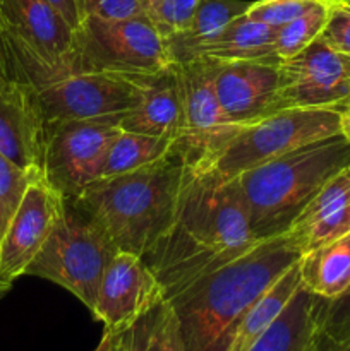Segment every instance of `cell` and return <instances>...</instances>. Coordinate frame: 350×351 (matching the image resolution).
Returning <instances> with one entry per match:
<instances>
[{
    "label": "cell",
    "instance_id": "obj_6",
    "mask_svg": "<svg viewBox=\"0 0 350 351\" xmlns=\"http://www.w3.org/2000/svg\"><path fill=\"white\" fill-rule=\"evenodd\" d=\"M174 64L148 14L122 19L89 16L75 27L74 74H154Z\"/></svg>",
    "mask_w": 350,
    "mask_h": 351
},
{
    "label": "cell",
    "instance_id": "obj_35",
    "mask_svg": "<svg viewBox=\"0 0 350 351\" xmlns=\"http://www.w3.org/2000/svg\"><path fill=\"white\" fill-rule=\"evenodd\" d=\"M112 345H113V336H112V332L105 331V332H103L102 341H100V345L96 346L95 351H112Z\"/></svg>",
    "mask_w": 350,
    "mask_h": 351
},
{
    "label": "cell",
    "instance_id": "obj_16",
    "mask_svg": "<svg viewBox=\"0 0 350 351\" xmlns=\"http://www.w3.org/2000/svg\"><path fill=\"white\" fill-rule=\"evenodd\" d=\"M349 232L350 167H347L323 185L285 233L304 256Z\"/></svg>",
    "mask_w": 350,
    "mask_h": 351
},
{
    "label": "cell",
    "instance_id": "obj_18",
    "mask_svg": "<svg viewBox=\"0 0 350 351\" xmlns=\"http://www.w3.org/2000/svg\"><path fill=\"white\" fill-rule=\"evenodd\" d=\"M325 300L301 285L280 315L247 351H311Z\"/></svg>",
    "mask_w": 350,
    "mask_h": 351
},
{
    "label": "cell",
    "instance_id": "obj_7",
    "mask_svg": "<svg viewBox=\"0 0 350 351\" xmlns=\"http://www.w3.org/2000/svg\"><path fill=\"white\" fill-rule=\"evenodd\" d=\"M340 134L338 108H287L242 127L209 170L235 178L297 147Z\"/></svg>",
    "mask_w": 350,
    "mask_h": 351
},
{
    "label": "cell",
    "instance_id": "obj_41",
    "mask_svg": "<svg viewBox=\"0 0 350 351\" xmlns=\"http://www.w3.org/2000/svg\"><path fill=\"white\" fill-rule=\"evenodd\" d=\"M0 2H2V0H0Z\"/></svg>",
    "mask_w": 350,
    "mask_h": 351
},
{
    "label": "cell",
    "instance_id": "obj_32",
    "mask_svg": "<svg viewBox=\"0 0 350 351\" xmlns=\"http://www.w3.org/2000/svg\"><path fill=\"white\" fill-rule=\"evenodd\" d=\"M350 321V290L336 300H325L321 311V322L340 324Z\"/></svg>",
    "mask_w": 350,
    "mask_h": 351
},
{
    "label": "cell",
    "instance_id": "obj_21",
    "mask_svg": "<svg viewBox=\"0 0 350 351\" xmlns=\"http://www.w3.org/2000/svg\"><path fill=\"white\" fill-rule=\"evenodd\" d=\"M112 336V351H187L178 319L167 298Z\"/></svg>",
    "mask_w": 350,
    "mask_h": 351
},
{
    "label": "cell",
    "instance_id": "obj_33",
    "mask_svg": "<svg viewBox=\"0 0 350 351\" xmlns=\"http://www.w3.org/2000/svg\"><path fill=\"white\" fill-rule=\"evenodd\" d=\"M47 2L50 3V5H54L55 9H57L58 12L65 17V21H67V23L74 27V29L79 26L81 19H79V12H78V5H75V0H47Z\"/></svg>",
    "mask_w": 350,
    "mask_h": 351
},
{
    "label": "cell",
    "instance_id": "obj_36",
    "mask_svg": "<svg viewBox=\"0 0 350 351\" xmlns=\"http://www.w3.org/2000/svg\"><path fill=\"white\" fill-rule=\"evenodd\" d=\"M137 2H139L141 7H143L144 14H150L151 10L154 9V5H156V3L160 2V0H137Z\"/></svg>",
    "mask_w": 350,
    "mask_h": 351
},
{
    "label": "cell",
    "instance_id": "obj_40",
    "mask_svg": "<svg viewBox=\"0 0 350 351\" xmlns=\"http://www.w3.org/2000/svg\"><path fill=\"white\" fill-rule=\"evenodd\" d=\"M2 81H3V77H2V75H0V84H2Z\"/></svg>",
    "mask_w": 350,
    "mask_h": 351
},
{
    "label": "cell",
    "instance_id": "obj_30",
    "mask_svg": "<svg viewBox=\"0 0 350 351\" xmlns=\"http://www.w3.org/2000/svg\"><path fill=\"white\" fill-rule=\"evenodd\" d=\"M79 19L89 16L105 17V19H122L144 14L137 0H75Z\"/></svg>",
    "mask_w": 350,
    "mask_h": 351
},
{
    "label": "cell",
    "instance_id": "obj_23",
    "mask_svg": "<svg viewBox=\"0 0 350 351\" xmlns=\"http://www.w3.org/2000/svg\"><path fill=\"white\" fill-rule=\"evenodd\" d=\"M301 261V259H299ZM302 285L299 263H295L283 276L278 278L244 314L232 336L229 351H247L253 343L266 331L268 326L280 315L299 287Z\"/></svg>",
    "mask_w": 350,
    "mask_h": 351
},
{
    "label": "cell",
    "instance_id": "obj_4",
    "mask_svg": "<svg viewBox=\"0 0 350 351\" xmlns=\"http://www.w3.org/2000/svg\"><path fill=\"white\" fill-rule=\"evenodd\" d=\"M347 167L350 143L338 134L239 175L254 239L261 242L287 232L323 185Z\"/></svg>",
    "mask_w": 350,
    "mask_h": 351
},
{
    "label": "cell",
    "instance_id": "obj_9",
    "mask_svg": "<svg viewBox=\"0 0 350 351\" xmlns=\"http://www.w3.org/2000/svg\"><path fill=\"white\" fill-rule=\"evenodd\" d=\"M47 123L89 120L119 125L134 108L139 88L132 75L78 72L36 89Z\"/></svg>",
    "mask_w": 350,
    "mask_h": 351
},
{
    "label": "cell",
    "instance_id": "obj_25",
    "mask_svg": "<svg viewBox=\"0 0 350 351\" xmlns=\"http://www.w3.org/2000/svg\"><path fill=\"white\" fill-rule=\"evenodd\" d=\"M329 2L316 3L307 12L278 27L275 34V53L280 60L294 57L321 36L329 16Z\"/></svg>",
    "mask_w": 350,
    "mask_h": 351
},
{
    "label": "cell",
    "instance_id": "obj_24",
    "mask_svg": "<svg viewBox=\"0 0 350 351\" xmlns=\"http://www.w3.org/2000/svg\"><path fill=\"white\" fill-rule=\"evenodd\" d=\"M172 146L174 139L170 137L146 136V134L127 132L120 129V132L110 143L98 180L117 177L154 163L167 156L172 151Z\"/></svg>",
    "mask_w": 350,
    "mask_h": 351
},
{
    "label": "cell",
    "instance_id": "obj_20",
    "mask_svg": "<svg viewBox=\"0 0 350 351\" xmlns=\"http://www.w3.org/2000/svg\"><path fill=\"white\" fill-rule=\"evenodd\" d=\"M302 285L311 293L336 300L350 290V232L299 261Z\"/></svg>",
    "mask_w": 350,
    "mask_h": 351
},
{
    "label": "cell",
    "instance_id": "obj_34",
    "mask_svg": "<svg viewBox=\"0 0 350 351\" xmlns=\"http://www.w3.org/2000/svg\"><path fill=\"white\" fill-rule=\"evenodd\" d=\"M340 110V134L350 143V96L338 106Z\"/></svg>",
    "mask_w": 350,
    "mask_h": 351
},
{
    "label": "cell",
    "instance_id": "obj_28",
    "mask_svg": "<svg viewBox=\"0 0 350 351\" xmlns=\"http://www.w3.org/2000/svg\"><path fill=\"white\" fill-rule=\"evenodd\" d=\"M198 2L199 0H160L148 16L167 40L189 26Z\"/></svg>",
    "mask_w": 350,
    "mask_h": 351
},
{
    "label": "cell",
    "instance_id": "obj_29",
    "mask_svg": "<svg viewBox=\"0 0 350 351\" xmlns=\"http://www.w3.org/2000/svg\"><path fill=\"white\" fill-rule=\"evenodd\" d=\"M323 41L350 57V7L343 2L329 5V16L321 33Z\"/></svg>",
    "mask_w": 350,
    "mask_h": 351
},
{
    "label": "cell",
    "instance_id": "obj_26",
    "mask_svg": "<svg viewBox=\"0 0 350 351\" xmlns=\"http://www.w3.org/2000/svg\"><path fill=\"white\" fill-rule=\"evenodd\" d=\"M34 175L36 173L24 171L0 153V240Z\"/></svg>",
    "mask_w": 350,
    "mask_h": 351
},
{
    "label": "cell",
    "instance_id": "obj_17",
    "mask_svg": "<svg viewBox=\"0 0 350 351\" xmlns=\"http://www.w3.org/2000/svg\"><path fill=\"white\" fill-rule=\"evenodd\" d=\"M132 77L139 88V96L134 108L120 120V129L177 139L182 127V101L174 64L154 74Z\"/></svg>",
    "mask_w": 350,
    "mask_h": 351
},
{
    "label": "cell",
    "instance_id": "obj_27",
    "mask_svg": "<svg viewBox=\"0 0 350 351\" xmlns=\"http://www.w3.org/2000/svg\"><path fill=\"white\" fill-rule=\"evenodd\" d=\"M319 2L323 0H257L250 3L247 16L278 29Z\"/></svg>",
    "mask_w": 350,
    "mask_h": 351
},
{
    "label": "cell",
    "instance_id": "obj_11",
    "mask_svg": "<svg viewBox=\"0 0 350 351\" xmlns=\"http://www.w3.org/2000/svg\"><path fill=\"white\" fill-rule=\"evenodd\" d=\"M275 112L287 108H338L350 96V57L321 38L278 65Z\"/></svg>",
    "mask_w": 350,
    "mask_h": 351
},
{
    "label": "cell",
    "instance_id": "obj_37",
    "mask_svg": "<svg viewBox=\"0 0 350 351\" xmlns=\"http://www.w3.org/2000/svg\"><path fill=\"white\" fill-rule=\"evenodd\" d=\"M9 288H10V285L3 283V281L0 280V297H2V295H5V293H7V291H9Z\"/></svg>",
    "mask_w": 350,
    "mask_h": 351
},
{
    "label": "cell",
    "instance_id": "obj_12",
    "mask_svg": "<svg viewBox=\"0 0 350 351\" xmlns=\"http://www.w3.org/2000/svg\"><path fill=\"white\" fill-rule=\"evenodd\" d=\"M64 204L65 197L51 187L43 171L31 178L0 240V280L3 283L12 287L14 280L26 273L50 235Z\"/></svg>",
    "mask_w": 350,
    "mask_h": 351
},
{
    "label": "cell",
    "instance_id": "obj_2",
    "mask_svg": "<svg viewBox=\"0 0 350 351\" xmlns=\"http://www.w3.org/2000/svg\"><path fill=\"white\" fill-rule=\"evenodd\" d=\"M301 257L281 233L170 295L167 300L178 319L185 350L229 351L244 314Z\"/></svg>",
    "mask_w": 350,
    "mask_h": 351
},
{
    "label": "cell",
    "instance_id": "obj_22",
    "mask_svg": "<svg viewBox=\"0 0 350 351\" xmlns=\"http://www.w3.org/2000/svg\"><path fill=\"white\" fill-rule=\"evenodd\" d=\"M250 3L244 0H199L189 26L165 40L172 62L187 60L194 48L211 41L233 19L247 14Z\"/></svg>",
    "mask_w": 350,
    "mask_h": 351
},
{
    "label": "cell",
    "instance_id": "obj_15",
    "mask_svg": "<svg viewBox=\"0 0 350 351\" xmlns=\"http://www.w3.org/2000/svg\"><path fill=\"white\" fill-rule=\"evenodd\" d=\"M278 65L280 60L220 62L215 75L216 96L232 122L246 127L275 113Z\"/></svg>",
    "mask_w": 350,
    "mask_h": 351
},
{
    "label": "cell",
    "instance_id": "obj_10",
    "mask_svg": "<svg viewBox=\"0 0 350 351\" xmlns=\"http://www.w3.org/2000/svg\"><path fill=\"white\" fill-rule=\"evenodd\" d=\"M119 125L89 120L47 123L43 173L64 197H74L102 175Z\"/></svg>",
    "mask_w": 350,
    "mask_h": 351
},
{
    "label": "cell",
    "instance_id": "obj_13",
    "mask_svg": "<svg viewBox=\"0 0 350 351\" xmlns=\"http://www.w3.org/2000/svg\"><path fill=\"white\" fill-rule=\"evenodd\" d=\"M165 298V290L143 257L119 252L103 273L93 315L115 332L136 321Z\"/></svg>",
    "mask_w": 350,
    "mask_h": 351
},
{
    "label": "cell",
    "instance_id": "obj_3",
    "mask_svg": "<svg viewBox=\"0 0 350 351\" xmlns=\"http://www.w3.org/2000/svg\"><path fill=\"white\" fill-rule=\"evenodd\" d=\"M187 171L170 151L154 163L96 180L65 199L91 218L117 250L144 257L174 221Z\"/></svg>",
    "mask_w": 350,
    "mask_h": 351
},
{
    "label": "cell",
    "instance_id": "obj_31",
    "mask_svg": "<svg viewBox=\"0 0 350 351\" xmlns=\"http://www.w3.org/2000/svg\"><path fill=\"white\" fill-rule=\"evenodd\" d=\"M311 351H350V321L325 324L319 315Z\"/></svg>",
    "mask_w": 350,
    "mask_h": 351
},
{
    "label": "cell",
    "instance_id": "obj_1",
    "mask_svg": "<svg viewBox=\"0 0 350 351\" xmlns=\"http://www.w3.org/2000/svg\"><path fill=\"white\" fill-rule=\"evenodd\" d=\"M256 243L239 178L189 170L174 221L143 259L168 298Z\"/></svg>",
    "mask_w": 350,
    "mask_h": 351
},
{
    "label": "cell",
    "instance_id": "obj_14",
    "mask_svg": "<svg viewBox=\"0 0 350 351\" xmlns=\"http://www.w3.org/2000/svg\"><path fill=\"white\" fill-rule=\"evenodd\" d=\"M47 120L36 88L24 82L0 84V153L30 173L43 171Z\"/></svg>",
    "mask_w": 350,
    "mask_h": 351
},
{
    "label": "cell",
    "instance_id": "obj_5",
    "mask_svg": "<svg viewBox=\"0 0 350 351\" xmlns=\"http://www.w3.org/2000/svg\"><path fill=\"white\" fill-rule=\"evenodd\" d=\"M119 252L106 233L69 199L26 273L71 291L93 311L103 273Z\"/></svg>",
    "mask_w": 350,
    "mask_h": 351
},
{
    "label": "cell",
    "instance_id": "obj_8",
    "mask_svg": "<svg viewBox=\"0 0 350 351\" xmlns=\"http://www.w3.org/2000/svg\"><path fill=\"white\" fill-rule=\"evenodd\" d=\"M218 60L208 57L174 64L182 101V127L172 151L194 171L209 170L226 144L242 129L223 112L215 89Z\"/></svg>",
    "mask_w": 350,
    "mask_h": 351
},
{
    "label": "cell",
    "instance_id": "obj_19",
    "mask_svg": "<svg viewBox=\"0 0 350 351\" xmlns=\"http://www.w3.org/2000/svg\"><path fill=\"white\" fill-rule=\"evenodd\" d=\"M275 34L277 29L244 14L233 19L211 41L194 48L187 60L198 57L220 62L280 60L275 53Z\"/></svg>",
    "mask_w": 350,
    "mask_h": 351
},
{
    "label": "cell",
    "instance_id": "obj_38",
    "mask_svg": "<svg viewBox=\"0 0 350 351\" xmlns=\"http://www.w3.org/2000/svg\"><path fill=\"white\" fill-rule=\"evenodd\" d=\"M323 2H329V3H333V2H342V0H323Z\"/></svg>",
    "mask_w": 350,
    "mask_h": 351
},
{
    "label": "cell",
    "instance_id": "obj_39",
    "mask_svg": "<svg viewBox=\"0 0 350 351\" xmlns=\"http://www.w3.org/2000/svg\"><path fill=\"white\" fill-rule=\"evenodd\" d=\"M342 2H343V3H347V5L350 7V0H342Z\"/></svg>",
    "mask_w": 350,
    "mask_h": 351
}]
</instances>
